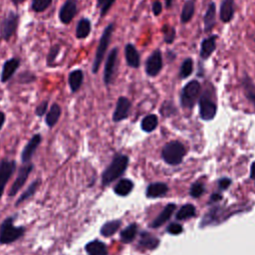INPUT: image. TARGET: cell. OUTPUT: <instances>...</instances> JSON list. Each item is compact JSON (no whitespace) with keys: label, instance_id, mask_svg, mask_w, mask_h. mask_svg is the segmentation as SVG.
<instances>
[{"label":"cell","instance_id":"c3c4849f","mask_svg":"<svg viewBox=\"0 0 255 255\" xmlns=\"http://www.w3.org/2000/svg\"><path fill=\"white\" fill-rule=\"evenodd\" d=\"M251 178L255 179V161L252 163V166H251V174H250Z\"/></svg>","mask_w":255,"mask_h":255},{"label":"cell","instance_id":"ba28073f","mask_svg":"<svg viewBox=\"0 0 255 255\" xmlns=\"http://www.w3.org/2000/svg\"><path fill=\"white\" fill-rule=\"evenodd\" d=\"M78 13V0H65L58 13L60 22L63 25H69Z\"/></svg>","mask_w":255,"mask_h":255},{"label":"cell","instance_id":"f907efd6","mask_svg":"<svg viewBox=\"0 0 255 255\" xmlns=\"http://www.w3.org/2000/svg\"><path fill=\"white\" fill-rule=\"evenodd\" d=\"M217 199H220V195L219 194H214L212 196V200H217Z\"/></svg>","mask_w":255,"mask_h":255},{"label":"cell","instance_id":"484cf974","mask_svg":"<svg viewBox=\"0 0 255 255\" xmlns=\"http://www.w3.org/2000/svg\"><path fill=\"white\" fill-rule=\"evenodd\" d=\"M60 52H61V45L59 43H56L50 47L46 56V66L48 68H55L57 66L56 59L58 58Z\"/></svg>","mask_w":255,"mask_h":255},{"label":"cell","instance_id":"52a82bcc","mask_svg":"<svg viewBox=\"0 0 255 255\" xmlns=\"http://www.w3.org/2000/svg\"><path fill=\"white\" fill-rule=\"evenodd\" d=\"M118 54H119V49L117 47L113 48L110 53L108 54L105 68H104V83L106 86H109L113 83L116 69H117V61H118Z\"/></svg>","mask_w":255,"mask_h":255},{"label":"cell","instance_id":"4fadbf2b","mask_svg":"<svg viewBox=\"0 0 255 255\" xmlns=\"http://www.w3.org/2000/svg\"><path fill=\"white\" fill-rule=\"evenodd\" d=\"M199 113L201 119L205 121L212 120L216 114V105L206 94L202 95L199 100Z\"/></svg>","mask_w":255,"mask_h":255},{"label":"cell","instance_id":"5bb4252c","mask_svg":"<svg viewBox=\"0 0 255 255\" xmlns=\"http://www.w3.org/2000/svg\"><path fill=\"white\" fill-rule=\"evenodd\" d=\"M42 136L40 133L34 134L30 140L27 142V144L24 146L22 152H21V160L22 163H28L30 159L32 158L33 154L35 153L38 145L41 143Z\"/></svg>","mask_w":255,"mask_h":255},{"label":"cell","instance_id":"603a6c76","mask_svg":"<svg viewBox=\"0 0 255 255\" xmlns=\"http://www.w3.org/2000/svg\"><path fill=\"white\" fill-rule=\"evenodd\" d=\"M85 249L89 255H108L107 246L99 240H94L89 242Z\"/></svg>","mask_w":255,"mask_h":255},{"label":"cell","instance_id":"f6af8a7d","mask_svg":"<svg viewBox=\"0 0 255 255\" xmlns=\"http://www.w3.org/2000/svg\"><path fill=\"white\" fill-rule=\"evenodd\" d=\"M230 185V180L228 178H222L220 181H219V187L221 189H226L228 186Z\"/></svg>","mask_w":255,"mask_h":255},{"label":"cell","instance_id":"cb8c5ba5","mask_svg":"<svg viewBox=\"0 0 255 255\" xmlns=\"http://www.w3.org/2000/svg\"><path fill=\"white\" fill-rule=\"evenodd\" d=\"M195 12V1L194 0H187L183 4V7L181 9V14H180V21L181 23L185 24L188 23Z\"/></svg>","mask_w":255,"mask_h":255},{"label":"cell","instance_id":"5b68a950","mask_svg":"<svg viewBox=\"0 0 255 255\" xmlns=\"http://www.w3.org/2000/svg\"><path fill=\"white\" fill-rule=\"evenodd\" d=\"M201 91V86L199 84L198 81L196 80H192L190 82H188L182 89L181 91V95H180V102L183 108H187V109H191L199 94Z\"/></svg>","mask_w":255,"mask_h":255},{"label":"cell","instance_id":"74e56055","mask_svg":"<svg viewBox=\"0 0 255 255\" xmlns=\"http://www.w3.org/2000/svg\"><path fill=\"white\" fill-rule=\"evenodd\" d=\"M162 35H163V41L166 44L173 43L175 39V29L174 27L170 26L169 24H164L162 26Z\"/></svg>","mask_w":255,"mask_h":255},{"label":"cell","instance_id":"f35d334b","mask_svg":"<svg viewBox=\"0 0 255 255\" xmlns=\"http://www.w3.org/2000/svg\"><path fill=\"white\" fill-rule=\"evenodd\" d=\"M37 80V76L32 71H23L18 74L17 82L20 84H30Z\"/></svg>","mask_w":255,"mask_h":255},{"label":"cell","instance_id":"d6986e66","mask_svg":"<svg viewBox=\"0 0 255 255\" xmlns=\"http://www.w3.org/2000/svg\"><path fill=\"white\" fill-rule=\"evenodd\" d=\"M234 0H222L219 17L223 23H229L234 17Z\"/></svg>","mask_w":255,"mask_h":255},{"label":"cell","instance_id":"bcb514c9","mask_svg":"<svg viewBox=\"0 0 255 255\" xmlns=\"http://www.w3.org/2000/svg\"><path fill=\"white\" fill-rule=\"evenodd\" d=\"M5 119H6L5 114H4L2 111H0V130H1V128H3V125H4V123H5Z\"/></svg>","mask_w":255,"mask_h":255},{"label":"cell","instance_id":"9a60e30c","mask_svg":"<svg viewBox=\"0 0 255 255\" xmlns=\"http://www.w3.org/2000/svg\"><path fill=\"white\" fill-rule=\"evenodd\" d=\"M130 108V102L126 97H120L113 115V120L115 122H120L128 117Z\"/></svg>","mask_w":255,"mask_h":255},{"label":"cell","instance_id":"d4e9b609","mask_svg":"<svg viewBox=\"0 0 255 255\" xmlns=\"http://www.w3.org/2000/svg\"><path fill=\"white\" fill-rule=\"evenodd\" d=\"M174 209H175V205L174 204H172V203L167 204L163 208V210L160 212V214L151 223V226L152 227H159L160 225H162L164 222H166L169 219V217L171 216V214L174 211Z\"/></svg>","mask_w":255,"mask_h":255},{"label":"cell","instance_id":"836d02e7","mask_svg":"<svg viewBox=\"0 0 255 255\" xmlns=\"http://www.w3.org/2000/svg\"><path fill=\"white\" fill-rule=\"evenodd\" d=\"M53 0H32L31 10L35 13H41L46 11L52 4Z\"/></svg>","mask_w":255,"mask_h":255},{"label":"cell","instance_id":"7bdbcfd3","mask_svg":"<svg viewBox=\"0 0 255 255\" xmlns=\"http://www.w3.org/2000/svg\"><path fill=\"white\" fill-rule=\"evenodd\" d=\"M182 231V226L178 223H171L168 227H167V232L173 235L179 234Z\"/></svg>","mask_w":255,"mask_h":255},{"label":"cell","instance_id":"2e32d148","mask_svg":"<svg viewBox=\"0 0 255 255\" xmlns=\"http://www.w3.org/2000/svg\"><path fill=\"white\" fill-rule=\"evenodd\" d=\"M125 56H126V61L128 65L131 68H138L140 65V57L139 53L137 52L136 48L134 45L128 43L125 47Z\"/></svg>","mask_w":255,"mask_h":255},{"label":"cell","instance_id":"277c9868","mask_svg":"<svg viewBox=\"0 0 255 255\" xmlns=\"http://www.w3.org/2000/svg\"><path fill=\"white\" fill-rule=\"evenodd\" d=\"M20 22V16L16 11H9L0 22V39L6 42L16 34Z\"/></svg>","mask_w":255,"mask_h":255},{"label":"cell","instance_id":"7c38bea8","mask_svg":"<svg viewBox=\"0 0 255 255\" xmlns=\"http://www.w3.org/2000/svg\"><path fill=\"white\" fill-rule=\"evenodd\" d=\"M21 64V61L18 57H12L10 59H7L3 66H2V70H1V74H0V81L1 83H7L17 72V70L19 69Z\"/></svg>","mask_w":255,"mask_h":255},{"label":"cell","instance_id":"7dc6e473","mask_svg":"<svg viewBox=\"0 0 255 255\" xmlns=\"http://www.w3.org/2000/svg\"><path fill=\"white\" fill-rule=\"evenodd\" d=\"M26 0H11L12 4L15 6V7H18L19 5H21L22 3H24Z\"/></svg>","mask_w":255,"mask_h":255},{"label":"cell","instance_id":"681fc988","mask_svg":"<svg viewBox=\"0 0 255 255\" xmlns=\"http://www.w3.org/2000/svg\"><path fill=\"white\" fill-rule=\"evenodd\" d=\"M164 2H165L166 8H170V7H171V5H172V0H164Z\"/></svg>","mask_w":255,"mask_h":255},{"label":"cell","instance_id":"83f0119b","mask_svg":"<svg viewBox=\"0 0 255 255\" xmlns=\"http://www.w3.org/2000/svg\"><path fill=\"white\" fill-rule=\"evenodd\" d=\"M242 86L245 96L248 98L250 102H252L255 105V85L248 76H245L242 79Z\"/></svg>","mask_w":255,"mask_h":255},{"label":"cell","instance_id":"4316f807","mask_svg":"<svg viewBox=\"0 0 255 255\" xmlns=\"http://www.w3.org/2000/svg\"><path fill=\"white\" fill-rule=\"evenodd\" d=\"M167 191V186L164 183L161 182H156V183H152L150 184L147 189H146V195L148 197L154 198V197H159L162 196L166 193Z\"/></svg>","mask_w":255,"mask_h":255},{"label":"cell","instance_id":"7402d4cb","mask_svg":"<svg viewBox=\"0 0 255 255\" xmlns=\"http://www.w3.org/2000/svg\"><path fill=\"white\" fill-rule=\"evenodd\" d=\"M61 114H62L61 107L57 103H54L50 107L48 113H46V119H45L46 125L49 128H53L54 126H56V124L58 123V121L61 117Z\"/></svg>","mask_w":255,"mask_h":255},{"label":"cell","instance_id":"ab89813d","mask_svg":"<svg viewBox=\"0 0 255 255\" xmlns=\"http://www.w3.org/2000/svg\"><path fill=\"white\" fill-rule=\"evenodd\" d=\"M117 0H97V8L100 10V16L105 17Z\"/></svg>","mask_w":255,"mask_h":255},{"label":"cell","instance_id":"ac0fdd59","mask_svg":"<svg viewBox=\"0 0 255 255\" xmlns=\"http://www.w3.org/2000/svg\"><path fill=\"white\" fill-rule=\"evenodd\" d=\"M216 35H211L202 40L200 45V57L204 60L208 59L216 48Z\"/></svg>","mask_w":255,"mask_h":255},{"label":"cell","instance_id":"f546056e","mask_svg":"<svg viewBox=\"0 0 255 255\" xmlns=\"http://www.w3.org/2000/svg\"><path fill=\"white\" fill-rule=\"evenodd\" d=\"M132 189V182L129 179H121L115 186V192L118 195L126 196Z\"/></svg>","mask_w":255,"mask_h":255},{"label":"cell","instance_id":"1f68e13d","mask_svg":"<svg viewBox=\"0 0 255 255\" xmlns=\"http://www.w3.org/2000/svg\"><path fill=\"white\" fill-rule=\"evenodd\" d=\"M157 122L158 120L155 115H148L141 121V128L146 132H150L156 128Z\"/></svg>","mask_w":255,"mask_h":255},{"label":"cell","instance_id":"f1b7e54d","mask_svg":"<svg viewBox=\"0 0 255 255\" xmlns=\"http://www.w3.org/2000/svg\"><path fill=\"white\" fill-rule=\"evenodd\" d=\"M40 183H41V181H40L38 178H37L36 180H34V181L26 188V190H24V192L19 196V198H18V200L16 201L15 205H19V204L22 203L23 201H25V200H27L28 198H30L31 196H33L34 193L36 192V190H37V188H38V186H39Z\"/></svg>","mask_w":255,"mask_h":255},{"label":"cell","instance_id":"ee69618b","mask_svg":"<svg viewBox=\"0 0 255 255\" xmlns=\"http://www.w3.org/2000/svg\"><path fill=\"white\" fill-rule=\"evenodd\" d=\"M151 7H152L151 8L152 9V13H153L154 16H158L162 12V3L160 1H158V0L153 1Z\"/></svg>","mask_w":255,"mask_h":255},{"label":"cell","instance_id":"ffe728a7","mask_svg":"<svg viewBox=\"0 0 255 255\" xmlns=\"http://www.w3.org/2000/svg\"><path fill=\"white\" fill-rule=\"evenodd\" d=\"M216 22V5L214 2H210L208 8L203 16L204 31L209 32L213 29Z\"/></svg>","mask_w":255,"mask_h":255},{"label":"cell","instance_id":"d590c367","mask_svg":"<svg viewBox=\"0 0 255 255\" xmlns=\"http://www.w3.org/2000/svg\"><path fill=\"white\" fill-rule=\"evenodd\" d=\"M195 214V208L192 204H186L183 205L179 211L176 213V219L183 220L186 218H189Z\"/></svg>","mask_w":255,"mask_h":255},{"label":"cell","instance_id":"60d3db41","mask_svg":"<svg viewBox=\"0 0 255 255\" xmlns=\"http://www.w3.org/2000/svg\"><path fill=\"white\" fill-rule=\"evenodd\" d=\"M48 105H49V101L48 100H44L42 101L35 109V114L37 117H43L48 110Z\"/></svg>","mask_w":255,"mask_h":255},{"label":"cell","instance_id":"e575fe53","mask_svg":"<svg viewBox=\"0 0 255 255\" xmlns=\"http://www.w3.org/2000/svg\"><path fill=\"white\" fill-rule=\"evenodd\" d=\"M136 234V225L130 224L126 229H124L121 233V240L124 243H128L135 237Z\"/></svg>","mask_w":255,"mask_h":255},{"label":"cell","instance_id":"e0dca14e","mask_svg":"<svg viewBox=\"0 0 255 255\" xmlns=\"http://www.w3.org/2000/svg\"><path fill=\"white\" fill-rule=\"evenodd\" d=\"M84 82V72L81 69H74L69 73L68 84L72 93H76L80 90Z\"/></svg>","mask_w":255,"mask_h":255},{"label":"cell","instance_id":"9c48e42d","mask_svg":"<svg viewBox=\"0 0 255 255\" xmlns=\"http://www.w3.org/2000/svg\"><path fill=\"white\" fill-rule=\"evenodd\" d=\"M33 167H34L33 164L28 162V163H23V165L19 168L17 176H16V179L12 183V185H11V187L9 189V192H8V195L10 197L15 196L19 192V190L23 187V185L25 184V182H26L30 172L32 171Z\"/></svg>","mask_w":255,"mask_h":255},{"label":"cell","instance_id":"6da1fadb","mask_svg":"<svg viewBox=\"0 0 255 255\" xmlns=\"http://www.w3.org/2000/svg\"><path fill=\"white\" fill-rule=\"evenodd\" d=\"M115 29V24L114 23H110L103 31L102 36L100 38L97 50H96V54H95V58L93 61V65H92V72L93 74H97L101 64L106 56V52L108 50V47L110 45L111 39H112V35Z\"/></svg>","mask_w":255,"mask_h":255},{"label":"cell","instance_id":"7a4b0ae2","mask_svg":"<svg viewBox=\"0 0 255 255\" xmlns=\"http://www.w3.org/2000/svg\"><path fill=\"white\" fill-rule=\"evenodd\" d=\"M128 162V158L126 155H118L116 156L112 163L108 166V168L103 172L102 182L104 185H107L114 180H116L119 176H121L127 168Z\"/></svg>","mask_w":255,"mask_h":255},{"label":"cell","instance_id":"8992f818","mask_svg":"<svg viewBox=\"0 0 255 255\" xmlns=\"http://www.w3.org/2000/svg\"><path fill=\"white\" fill-rule=\"evenodd\" d=\"M184 146L178 141H171L164 145L162 149V157L168 164H178L184 155Z\"/></svg>","mask_w":255,"mask_h":255},{"label":"cell","instance_id":"8d00e7d4","mask_svg":"<svg viewBox=\"0 0 255 255\" xmlns=\"http://www.w3.org/2000/svg\"><path fill=\"white\" fill-rule=\"evenodd\" d=\"M139 244L142 245V246H144V247H146V248L153 249L154 247L157 246L158 240H157L156 238H154L153 236H151V234L143 232V233L141 234V238H140Z\"/></svg>","mask_w":255,"mask_h":255},{"label":"cell","instance_id":"4dcf8cb0","mask_svg":"<svg viewBox=\"0 0 255 255\" xmlns=\"http://www.w3.org/2000/svg\"><path fill=\"white\" fill-rule=\"evenodd\" d=\"M121 225V222L119 220H112L107 223H105L101 228V234L105 237H110L113 234L117 232Z\"/></svg>","mask_w":255,"mask_h":255},{"label":"cell","instance_id":"b9f144b4","mask_svg":"<svg viewBox=\"0 0 255 255\" xmlns=\"http://www.w3.org/2000/svg\"><path fill=\"white\" fill-rule=\"evenodd\" d=\"M203 190H204L203 185L199 182H196V183L192 184V186L190 188V195L192 197H199L202 194Z\"/></svg>","mask_w":255,"mask_h":255},{"label":"cell","instance_id":"8fae6325","mask_svg":"<svg viewBox=\"0 0 255 255\" xmlns=\"http://www.w3.org/2000/svg\"><path fill=\"white\" fill-rule=\"evenodd\" d=\"M16 169V162L11 159L0 161V198L3 195L5 186Z\"/></svg>","mask_w":255,"mask_h":255},{"label":"cell","instance_id":"44dd1931","mask_svg":"<svg viewBox=\"0 0 255 255\" xmlns=\"http://www.w3.org/2000/svg\"><path fill=\"white\" fill-rule=\"evenodd\" d=\"M92 31V23L89 18H81L76 26V38L79 40H84L88 38Z\"/></svg>","mask_w":255,"mask_h":255},{"label":"cell","instance_id":"3957f363","mask_svg":"<svg viewBox=\"0 0 255 255\" xmlns=\"http://www.w3.org/2000/svg\"><path fill=\"white\" fill-rule=\"evenodd\" d=\"M24 226H15L13 217H7L0 226V244H10L23 236Z\"/></svg>","mask_w":255,"mask_h":255},{"label":"cell","instance_id":"30bf717a","mask_svg":"<svg viewBox=\"0 0 255 255\" xmlns=\"http://www.w3.org/2000/svg\"><path fill=\"white\" fill-rule=\"evenodd\" d=\"M163 67L162 55L159 50L153 51L145 61V73L149 77H155Z\"/></svg>","mask_w":255,"mask_h":255},{"label":"cell","instance_id":"d6a6232c","mask_svg":"<svg viewBox=\"0 0 255 255\" xmlns=\"http://www.w3.org/2000/svg\"><path fill=\"white\" fill-rule=\"evenodd\" d=\"M193 72V61L191 58H186L179 69V77L181 79H186Z\"/></svg>","mask_w":255,"mask_h":255}]
</instances>
